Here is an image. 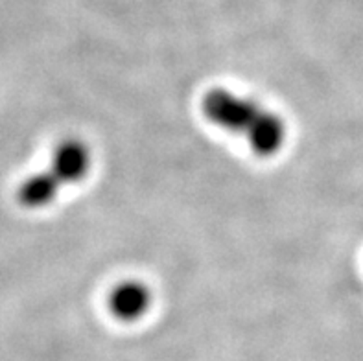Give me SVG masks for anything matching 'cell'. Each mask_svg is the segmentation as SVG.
Masks as SVG:
<instances>
[{
    "label": "cell",
    "mask_w": 363,
    "mask_h": 361,
    "mask_svg": "<svg viewBox=\"0 0 363 361\" xmlns=\"http://www.w3.org/2000/svg\"><path fill=\"white\" fill-rule=\"evenodd\" d=\"M107 302L115 317L122 321H137L152 304V291L140 280H124L111 289Z\"/></svg>",
    "instance_id": "obj_3"
},
{
    "label": "cell",
    "mask_w": 363,
    "mask_h": 361,
    "mask_svg": "<svg viewBox=\"0 0 363 361\" xmlns=\"http://www.w3.org/2000/svg\"><path fill=\"white\" fill-rule=\"evenodd\" d=\"M92 153L78 138L61 142L52 153L50 168L28 177L18 188V201L26 209H43L50 205L57 194L69 184L79 183L89 174Z\"/></svg>",
    "instance_id": "obj_2"
},
{
    "label": "cell",
    "mask_w": 363,
    "mask_h": 361,
    "mask_svg": "<svg viewBox=\"0 0 363 361\" xmlns=\"http://www.w3.org/2000/svg\"><path fill=\"white\" fill-rule=\"evenodd\" d=\"M205 118L247 142L258 157H273L286 142V123L275 111L255 98L242 96L225 87H214L203 96Z\"/></svg>",
    "instance_id": "obj_1"
}]
</instances>
